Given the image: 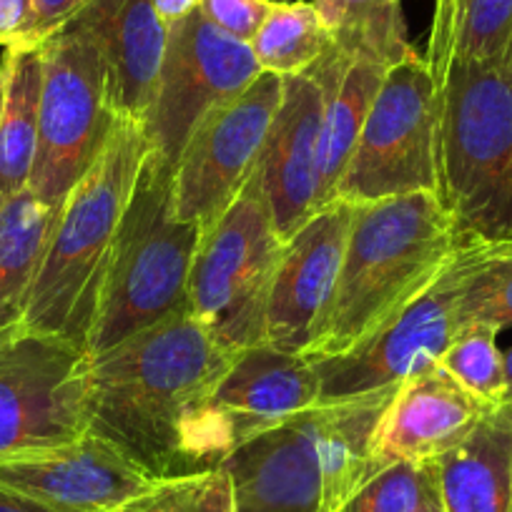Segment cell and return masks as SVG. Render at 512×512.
Segmentation results:
<instances>
[{"instance_id":"obj_1","label":"cell","mask_w":512,"mask_h":512,"mask_svg":"<svg viewBox=\"0 0 512 512\" xmlns=\"http://www.w3.org/2000/svg\"><path fill=\"white\" fill-rule=\"evenodd\" d=\"M236 354L191 312L91 357V430L151 480L216 470L231 455L214 395Z\"/></svg>"},{"instance_id":"obj_2","label":"cell","mask_w":512,"mask_h":512,"mask_svg":"<svg viewBox=\"0 0 512 512\" xmlns=\"http://www.w3.org/2000/svg\"><path fill=\"white\" fill-rule=\"evenodd\" d=\"M437 88V196L465 241H512V43L427 61Z\"/></svg>"},{"instance_id":"obj_3","label":"cell","mask_w":512,"mask_h":512,"mask_svg":"<svg viewBox=\"0 0 512 512\" xmlns=\"http://www.w3.org/2000/svg\"><path fill=\"white\" fill-rule=\"evenodd\" d=\"M397 387L322 400L226 457L236 512H337L372 477V440Z\"/></svg>"},{"instance_id":"obj_4","label":"cell","mask_w":512,"mask_h":512,"mask_svg":"<svg viewBox=\"0 0 512 512\" xmlns=\"http://www.w3.org/2000/svg\"><path fill=\"white\" fill-rule=\"evenodd\" d=\"M149 149L144 121L118 116L98 159L58 209L21 332L56 334L86 347L118 226Z\"/></svg>"},{"instance_id":"obj_5","label":"cell","mask_w":512,"mask_h":512,"mask_svg":"<svg viewBox=\"0 0 512 512\" xmlns=\"http://www.w3.org/2000/svg\"><path fill=\"white\" fill-rule=\"evenodd\" d=\"M462 241L430 191L354 206L337 292L309 359L362 342L440 274Z\"/></svg>"},{"instance_id":"obj_6","label":"cell","mask_w":512,"mask_h":512,"mask_svg":"<svg viewBox=\"0 0 512 512\" xmlns=\"http://www.w3.org/2000/svg\"><path fill=\"white\" fill-rule=\"evenodd\" d=\"M201 234L204 226L176 211L174 164L151 146L98 294L86 339L91 357L174 314L191 312L189 274Z\"/></svg>"},{"instance_id":"obj_7","label":"cell","mask_w":512,"mask_h":512,"mask_svg":"<svg viewBox=\"0 0 512 512\" xmlns=\"http://www.w3.org/2000/svg\"><path fill=\"white\" fill-rule=\"evenodd\" d=\"M284 239L254 171L204 229L189 274V309L229 352L267 342V307Z\"/></svg>"},{"instance_id":"obj_8","label":"cell","mask_w":512,"mask_h":512,"mask_svg":"<svg viewBox=\"0 0 512 512\" xmlns=\"http://www.w3.org/2000/svg\"><path fill=\"white\" fill-rule=\"evenodd\" d=\"M38 149L28 189L53 209L106 146L118 113L101 51L76 21L41 43Z\"/></svg>"},{"instance_id":"obj_9","label":"cell","mask_w":512,"mask_h":512,"mask_svg":"<svg viewBox=\"0 0 512 512\" xmlns=\"http://www.w3.org/2000/svg\"><path fill=\"white\" fill-rule=\"evenodd\" d=\"M437 88L427 58L410 56L384 71L357 149L339 181L347 204L437 194Z\"/></svg>"},{"instance_id":"obj_10","label":"cell","mask_w":512,"mask_h":512,"mask_svg":"<svg viewBox=\"0 0 512 512\" xmlns=\"http://www.w3.org/2000/svg\"><path fill=\"white\" fill-rule=\"evenodd\" d=\"M91 430V354L56 334H0V460L68 445Z\"/></svg>"},{"instance_id":"obj_11","label":"cell","mask_w":512,"mask_h":512,"mask_svg":"<svg viewBox=\"0 0 512 512\" xmlns=\"http://www.w3.org/2000/svg\"><path fill=\"white\" fill-rule=\"evenodd\" d=\"M467 267L470 241H462L440 274L362 342L342 354L312 359L322 382V400L390 390L440 362L462 329L460 297Z\"/></svg>"},{"instance_id":"obj_12","label":"cell","mask_w":512,"mask_h":512,"mask_svg":"<svg viewBox=\"0 0 512 512\" xmlns=\"http://www.w3.org/2000/svg\"><path fill=\"white\" fill-rule=\"evenodd\" d=\"M262 73L249 43L216 28L199 8L171 23L144 121L149 144L176 164L194 128L211 111L241 96Z\"/></svg>"},{"instance_id":"obj_13","label":"cell","mask_w":512,"mask_h":512,"mask_svg":"<svg viewBox=\"0 0 512 512\" xmlns=\"http://www.w3.org/2000/svg\"><path fill=\"white\" fill-rule=\"evenodd\" d=\"M284 78L262 73L241 96L211 111L174 164V196L181 219L206 229L254 176L267 131L282 101Z\"/></svg>"},{"instance_id":"obj_14","label":"cell","mask_w":512,"mask_h":512,"mask_svg":"<svg viewBox=\"0 0 512 512\" xmlns=\"http://www.w3.org/2000/svg\"><path fill=\"white\" fill-rule=\"evenodd\" d=\"M354 206L332 201L314 211L312 219L284 241L277 277L267 307V344L292 354L312 357L322 339Z\"/></svg>"},{"instance_id":"obj_15","label":"cell","mask_w":512,"mask_h":512,"mask_svg":"<svg viewBox=\"0 0 512 512\" xmlns=\"http://www.w3.org/2000/svg\"><path fill=\"white\" fill-rule=\"evenodd\" d=\"M151 482L131 457L93 432L68 445L0 460V487L53 512H113Z\"/></svg>"},{"instance_id":"obj_16","label":"cell","mask_w":512,"mask_h":512,"mask_svg":"<svg viewBox=\"0 0 512 512\" xmlns=\"http://www.w3.org/2000/svg\"><path fill=\"white\" fill-rule=\"evenodd\" d=\"M495 407L477 400L440 364L397 384L372 440V475L397 462H435Z\"/></svg>"},{"instance_id":"obj_17","label":"cell","mask_w":512,"mask_h":512,"mask_svg":"<svg viewBox=\"0 0 512 512\" xmlns=\"http://www.w3.org/2000/svg\"><path fill=\"white\" fill-rule=\"evenodd\" d=\"M322 402V382L312 359L272 344L236 352L216 387L214 410L229 452L287 425Z\"/></svg>"},{"instance_id":"obj_18","label":"cell","mask_w":512,"mask_h":512,"mask_svg":"<svg viewBox=\"0 0 512 512\" xmlns=\"http://www.w3.org/2000/svg\"><path fill=\"white\" fill-rule=\"evenodd\" d=\"M324 91L312 76L284 78L282 101L267 131L256 174L284 241L314 216Z\"/></svg>"},{"instance_id":"obj_19","label":"cell","mask_w":512,"mask_h":512,"mask_svg":"<svg viewBox=\"0 0 512 512\" xmlns=\"http://www.w3.org/2000/svg\"><path fill=\"white\" fill-rule=\"evenodd\" d=\"M73 21L101 51L118 116L146 121L169 38L154 3L93 0Z\"/></svg>"},{"instance_id":"obj_20","label":"cell","mask_w":512,"mask_h":512,"mask_svg":"<svg viewBox=\"0 0 512 512\" xmlns=\"http://www.w3.org/2000/svg\"><path fill=\"white\" fill-rule=\"evenodd\" d=\"M384 71L379 63L362 58H344L332 51L307 71L324 91L322 134H319V176H317V206L337 201L339 181L347 171L349 159L357 149L367 113L379 91Z\"/></svg>"},{"instance_id":"obj_21","label":"cell","mask_w":512,"mask_h":512,"mask_svg":"<svg viewBox=\"0 0 512 512\" xmlns=\"http://www.w3.org/2000/svg\"><path fill=\"white\" fill-rule=\"evenodd\" d=\"M445 512H510L512 412L495 407L452 450L435 460Z\"/></svg>"},{"instance_id":"obj_22","label":"cell","mask_w":512,"mask_h":512,"mask_svg":"<svg viewBox=\"0 0 512 512\" xmlns=\"http://www.w3.org/2000/svg\"><path fill=\"white\" fill-rule=\"evenodd\" d=\"M56 216L28 186L0 196V334L21 324Z\"/></svg>"},{"instance_id":"obj_23","label":"cell","mask_w":512,"mask_h":512,"mask_svg":"<svg viewBox=\"0 0 512 512\" xmlns=\"http://www.w3.org/2000/svg\"><path fill=\"white\" fill-rule=\"evenodd\" d=\"M6 68V111L0 121V194H16L31 181L38 149L43 58L38 46H8L0 61Z\"/></svg>"},{"instance_id":"obj_24","label":"cell","mask_w":512,"mask_h":512,"mask_svg":"<svg viewBox=\"0 0 512 512\" xmlns=\"http://www.w3.org/2000/svg\"><path fill=\"white\" fill-rule=\"evenodd\" d=\"M334 51L354 61L379 63L390 68L415 56L407 41L400 0H314Z\"/></svg>"},{"instance_id":"obj_25","label":"cell","mask_w":512,"mask_h":512,"mask_svg":"<svg viewBox=\"0 0 512 512\" xmlns=\"http://www.w3.org/2000/svg\"><path fill=\"white\" fill-rule=\"evenodd\" d=\"M510 43L512 0H437L425 58H490Z\"/></svg>"},{"instance_id":"obj_26","label":"cell","mask_w":512,"mask_h":512,"mask_svg":"<svg viewBox=\"0 0 512 512\" xmlns=\"http://www.w3.org/2000/svg\"><path fill=\"white\" fill-rule=\"evenodd\" d=\"M249 46L264 73L292 78L304 76L332 51V36L314 3H274Z\"/></svg>"},{"instance_id":"obj_27","label":"cell","mask_w":512,"mask_h":512,"mask_svg":"<svg viewBox=\"0 0 512 512\" xmlns=\"http://www.w3.org/2000/svg\"><path fill=\"white\" fill-rule=\"evenodd\" d=\"M460 324H485L497 332L512 327V241H470Z\"/></svg>"},{"instance_id":"obj_28","label":"cell","mask_w":512,"mask_h":512,"mask_svg":"<svg viewBox=\"0 0 512 512\" xmlns=\"http://www.w3.org/2000/svg\"><path fill=\"white\" fill-rule=\"evenodd\" d=\"M497 329L467 324L457 332L440 357V367L450 372L467 392L490 407L505 405V352L497 347Z\"/></svg>"},{"instance_id":"obj_29","label":"cell","mask_w":512,"mask_h":512,"mask_svg":"<svg viewBox=\"0 0 512 512\" xmlns=\"http://www.w3.org/2000/svg\"><path fill=\"white\" fill-rule=\"evenodd\" d=\"M113 512H236L226 467L154 480Z\"/></svg>"},{"instance_id":"obj_30","label":"cell","mask_w":512,"mask_h":512,"mask_svg":"<svg viewBox=\"0 0 512 512\" xmlns=\"http://www.w3.org/2000/svg\"><path fill=\"white\" fill-rule=\"evenodd\" d=\"M435 482V462H397L374 472L337 512H412Z\"/></svg>"},{"instance_id":"obj_31","label":"cell","mask_w":512,"mask_h":512,"mask_svg":"<svg viewBox=\"0 0 512 512\" xmlns=\"http://www.w3.org/2000/svg\"><path fill=\"white\" fill-rule=\"evenodd\" d=\"M272 8V0H201L199 11L224 33L251 43Z\"/></svg>"},{"instance_id":"obj_32","label":"cell","mask_w":512,"mask_h":512,"mask_svg":"<svg viewBox=\"0 0 512 512\" xmlns=\"http://www.w3.org/2000/svg\"><path fill=\"white\" fill-rule=\"evenodd\" d=\"M36 26V0H0V46H28Z\"/></svg>"},{"instance_id":"obj_33","label":"cell","mask_w":512,"mask_h":512,"mask_svg":"<svg viewBox=\"0 0 512 512\" xmlns=\"http://www.w3.org/2000/svg\"><path fill=\"white\" fill-rule=\"evenodd\" d=\"M88 3L93 0H36V26H33L28 46H38L46 41L51 33L73 21Z\"/></svg>"},{"instance_id":"obj_34","label":"cell","mask_w":512,"mask_h":512,"mask_svg":"<svg viewBox=\"0 0 512 512\" xmlns=\"http://www.w3.org/2000/svg\"><path fill=\"white\" fill-rule=\"evenodd\" d=\"M151 3H154L156 13H159L166 26L181 21V18H186L201 6V0H151Z\"/></svg>"},{"instance_id":"obj_35","label":"cell","mask_w":512,"mask_h":512,"mask_svg":"<svg viewBox=\"0 0 512 512\" xmlns=\"http://www.w3.org/2000/svg\"><path fill=\"white\" fill-rule=\"evenodd\" d=\"M0 512H53L48 507L38 505V502L28 500V497L18 495V492L0 487Z\"/></svg>"},{"instance_id":"obj_36","label":"cell","mask_w":512,"mask_h":512,"mask_svg":"<svg viewBox=\"0 0 512 512\" xmlns=\"http://www.w3.org/2000/svg\"><path fill=\"white\" fill-rule=\"evenodd\" d=\"M412 512H445V510H442L440 492H437V480L432 482L430 490L425 492V497H422V500H420V505H417Z\"/></svg>"},{"instance_id":"obj_37","label":"cell","mask_w":512,"mask_h":512,"mask_svg":"<svg viewBox=\"0 0 512 512\" xmlns=\"http://www.w3.org/2000/svg\"><path fill=\"white\" fill-rule=\"evenodd\" d=\"M505 382V405L502 407H507L512 412V347L505 352Z\"/></svg>"},{"instance_id":"obj_38","label":"cell","mask_w":512,"mask_h":512,"mask_svg":"<svg viewBox=\"0 0 512 512\" xmlns=\"http://www.w3.org/2000/svg\"><path fill=\"white\" fill-rule=\"evenodd\" d=\"M6 68L0 66V121H3V111H6Z\"/></svg>"},{"instance_id":"obj_39","label":"cell","mask_w":512,"mask_h":512,"mask_svg":"<svg viewBox=\"0 0 512 512\" xmlns=\"http://www.w3.org/2000/svg\"><path fill=\"white\" fill-rule=\"evenodd\" d=\"M510 512H512V505H510Z\"/></svg>"},{"instance_id":"obj_40","label":"cell","mask_w":512,"mask_h":512,"mask_svg":"<svg viewBox=\"0 0 512 512\" xmlns=\"http://www.w3.org/2000/svg\"><path fill=\"white\" fill-rule=\"evenodd\" d=\"M0 196H3V194H0Z\"/></svg>"}]
</instances>
